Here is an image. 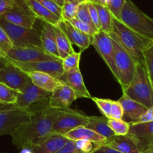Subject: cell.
I'll return each mask as SVG.
<instances>
[{
    "label": "cell",
    "mask_w": 153,
    "mask_h": 153,
    "mask_svg": "<svg viewBox=\"0 0 153 153\" xmlns=\"http://www.w3.org/2000/svg\"><path fill=\"white\" fill-rule=\"evenodd\" d=\"M88 2H92L94 4H99V5L106 6L107 5V0H87Z\"/></svg>",
    "instance_id": "49"
},
{
    "label": "cell",
    "mask_w": 153,
    "mask_h": 153,
    "mask_svg": "<svg viewBox=\"0 0 153 153\" xmlns=\"http://www.w3.org/2000/svg\"><path fill=\"white\" fill-rule=\"evenodd\" d=\"M121 21L135 33L153 42V19L140 10L131 0H126Z\"/></svg>",
    "instance_id": "2"
},
{
    "label": "cell",
    "mask_w": 153,
    "mask_h": 153,
    "mask_svg": "<svg viewBox=\"0 0 153 153\" xmlns=\"http://www.w3.org/2000/svg\"><path fill=\"white\" fill-rule=\"evenodd\" d=\"M5 57L8 59L21 62L62 60L47 53L43 48H35V47H26V48L13 47L6 53Z\"/></svg>",
    "instance_id": "11"
},
{
    "label": "cell",
    "mask_w": 153,
    "mask_h": 153,
    "mask_svg": "<svg viewBox=\"0 0 153 153\" xmlns=\"http://www.w3.org/2000/svg\"><path fill=\"white\" fill-rule=\"evenodd\" d=\"M0 56H5V54H4L3 53H2V51H0Z\"/></svg>",
    "instance_id": "53"
},
{
    "label": "cell",
    "mask_w": 153,
    "mask_h": 153,
    "mask_svg": "<svg viewBox=\"0 0 153 153\" xmlns=\"http://www.w3.org/2000/svg\"><path fill=\"white\" fill-rule=\"evenodd\" d=\"M76 99H77V98L73 89L67 85L62 84L51 92L49 105L54 109H65Z\"/></svg>",
    "instance_id": "17"
},
{
    "label": "cell",
    "mask_w": 153,
    "mask_h": 153,
    "mask_svg": "<svg viewBox=\"0 0 153 153\" xmlns=\"http://www.w3.org/2000/svg\"><path fill=\"white\" fill-rule=\"evenodd\" d=\"M53 28L56 33V45L59 54L60 59L63 60L69 55L73 53L74 51L72 48V44L69 42L68 38L64 33V32L59 26H53Z\"/></svg>",
    "instance_id": "27"
},
{
    "label": "cell",
    "mask_w": 153,
    "mask_h": 153,
    "mask_svg": "<svg viewBox=\"0 0 153 153\" xmlns=\"http://www.w3.org/2000/svg\"><path fill=\"white\" fill-rule=\"evenodd\" d=\"M51 95V92L35 86L30 79L22 92L18 93V98L15 105L19 108L28 109L35 103L49 99Z\"/></svg>",
    "instance_id": "14"
},
{
    "label": "cell",
    "mask_w": 153,
    "mask_h": 153,
    "mask_svg": "<svg viewBox=\"0 0 153 153\" xmlns=\"http://www.w3.org/2000/svg\"><path fill=\"white\" fill-rule=\"evenodd\" d=\"M92 101L96 104L97 107L102 113L104 117L107 119H110V113H111V108L113 105V101L110 99H104V98H92Z\"/></svg>",
    "instance_id": "37"
},
{
    "label": "cell",
    "mask_w": 153,
    "mask_h": 153,
    "mask_svg": "<svg viewBox=\"0 0 153 153\" xmlns=\"http://www.w3.org/2000/svg\"><path fill=\"white\" fill-rule=\"evenodd\" d=\"M8 60L11 64L17 66L24 72H45L57 79H59L64 73L62 60H50V61L32 62H21L11 59Z\"/></svg>",
    "instance_id": "13"
},
{
    "label": "cell",
    "mask_w": 153,
    "mask_h": 153,
    "mask_svg": "<svg viewBox=\"0 0 153 153\" xmlns=\"http://www.w3.org/2000/svg\"><path fill=\"white\" fill-rule=\"evenodd\" d=\"M0 153H1V152H0Z\"/></svg>",
    "instance_id": "55"
},
{
    "label": "cell",
    "mask_w": 153,
    "mask_h": 153,
    "mask_svg": "<svg viewBox=\"0 0 153 153\" xmlns=\"http://www.w3.org/2000/svg\"><path fill=\"white\" fill-rule=\"evenodd\" d=\"M25 2L28 8L35 14V17L41 19L43 22L50 23L53 26H58L62 20V19L57 17L37 0H25Z\"/></svg>",
    "instance_id": "21"
},
{
    "label": "cell",
    "mask_w": 153,
    "mask_h": 153,
    "mask_svg": "<svg viewBox=\"0 0 153 153\" xmlns=\"http://www.w3.org/2000/svg\"><path fill=\"white\" fill-rule=\"evenodd\" d=\"M88 7H89V11L90 13L91 19H92V22L96 26L97 29L100 31V23L99 20H98V10H97L96 7H95V4L92 3V2H88Z\"/></svg>",
    "instance_id": "43"
},
{
    "label": "cell",
    "mask_w": 153,
    "mask_h": 153,
    "mask_svg": "<svg viewBox=\"0 0 153 153\" xmlns=\"http://www.w3.org/2000/svg\"><path fill=\"white\" fill-rule=\"evenodd\" d=\"M118 101L123 107L124 116H126L129 120H131V123L137 121L147 110L146 107L130 98L125 94H123Z\"/></svg>",
    "instance_id": "24"
},
{
    "label": "cell",
    "mask_w": 153,
    "mask_h": 153,
    "mask_svg": "<svg viewBox=\"0 0 153 153\" xmlns=\"http://www.w3.org/2000/svg\"><path fill=\"white\" fill-rule=\"evenodd\" d=\"M71 23L74 26L76 29H77L78 30H80V32H83V33L86 34V35H89L91 37H93L94 35L96 33H98L99 32V30L95 29V28L92 27L90 25L87 24V23H84V22H82L80 20H77L76 18L72 19L71 20H70Z\"/></svg>",
    "instance_id": "38"
},
{
    "label": "cell",
    "mask_w": 153,
    "mask_h": 153,
    "mask_svg": "<svg viewBox=\"0 0 153 153\" xmlns=\"http://www.w3.org/2000/svg\"><path fill=\"white\" fill-rule=\"evenodd\" d=\"M21 153H32L29 149H22Z\"/></svg>",
    "instance_id": "52"
},
{
    "label": "cell",
    "mask_w": 153,
    "mask_h": 153,
    "mask_svg": "<svg viewBox=\"0 0 153 153\" xmlns=\"http://www.w3.org/2000/svg\"><path fill=\"white\" fill-rule=\"evenodd\" d=\"M2 17L13 24L28 29H33L37 20V17L32 11L23 10H11L4 14Z\"/></svg>",
    "instance_id": "20"
},
{
    "label": "cell",
    "mask_w": 153,
    "mask_h": 153,
    "mask_svg": "<svg viewBox=\"0 0 153 153\" xmlns=\"http://www.w3.org/2000/svg\"><path fill=\"white\" fill-rule=\"evenodd\" d=\"M11 10L30 11L25 0H0V16Z\"/></svg>",
    "instance_id": "30"
},
{
    "label": "cell",
    "mask_w": 153,
    "mask_h": 153,
    "mask_svg": "<svg viewBox=\"0 0 153 153\" xmlns=\"http://www.w3.org/2000/svg\"><path fill=\"white\" fill-rule=\"evenodd\" d=\"M76 146L79 149H80L81 150H83V152L86 153H91L92 152V150L95 148V145L93 146V143L90 142L89 140H76Z\"/></svg>",
    "instance_id": "44"
},
{
    "label": "cell",
    "mask_w": 153,
    "mask_h": 153,
    "mask_svg": "<svg viewBox=\"0 0 153 153\" xmlns=\"http://www.w3.org/2000/svg\"><path fill=\"white\" fill-rule=\"evenodd\" d=\"M88 123L89 116H86L82 112L69 107L62 109L53 126V132L65 135L76 128L86 126Z\"/></svg>",
    "instance_id": "7"
},
{
    "label": "cell",
    "mask_w": 153,
    "mask_h": 153,
    "mask_svg": "<svg viewBox=\"0 0 153 153\" xmlns=\"http://www.w3.org/2000/svg\"><path fill=\"white\" fill-rule=\"evenodd\" d=\"M126 0H107L106 7L111 12L112 15L121 21V13Z\"/></svg>",
    "instance_id": "36"
},
{
    "label": "cell",
    "mask_w": 153,
    "mask_h": 153,
    "mask_svg": "<svg viewBox=\"0 0 153 153\" xmlns=\"http://www.w3.org/2000/svg\"><path fill=\"white\" fill-rule=\"evenodd\" d=\"M56 153H86L79 149L74 140H69Z\"/></svg>",
    "instance_id": "41"
},
{
    "label": "cell",
    "mask_w": 153,
    "mask_h": 153,
    "mask_svg": "<svg viewBox=\"0 0 153 153\" xmlns=\"http://www.w3.org/2000/svg\"><path fill=\"white\" fill-rule=\"evenodd\" d=\"M62 84L67 85L72 89L76 94V98H91L92 97L90 95L88 89L85 86L83 76L80 72V68L72 71L65 72L59 79Z\"/></svg>",
    "instance_id": "15"
},
{
    "label": "cell",
    "mask_w": 153,
    "mask_h": 153,
    "mask_svg": "<svg viewBox=\"0 0 153 153\" xmlns=\"http://www.w3.org/2000/svg\"><path fill=\"white\" fill-rule=\"evenodd\" d=\"M128 136L134 141L140 153L153 152V121L144 123H130Z\"/></svg>",
    "instance_id": "9"
},
{
    "label": "cell",
    "mask_w": 153,
    "mask_h": 153,
    "mask_svg": "<svg viewBox=\"0 0 153 153\" xmlns=\"http://www.w3.org/2000/svg\"><path fill=\"white\" fill-rule=\"evenodd\" d=\"M108 34L113 42L114 62L119 74V83L124 92L132 80L137 64L119 42L117 35L113 32Z\"/></svg>",
    "instance_id": "5"
},
{
    "label": "cell",
    "mask_w": 153,
    "mask_h": 153,
    "mask_svg": "<svg viewBox=\"0 0 153 153\" xmlns=\"http://www.w3.org/2000/svg\"><path fill=\"white\" fill-rule=\"evenodd\" d=\"M0 26L6 32L14 47H35L42 48L41 31L13 24L0 16Z\"/></svg>",
    "instance_id": "6"
},
{
    "label": "cell",
    "mask_w": 153,
    "mask_h": 153,
    "mask_svg": "<svg viewBox=\"0 0 153 153\" xmlns=\"http://www.w3.org/2000/svg\"><path fill=\"white\" fill-rule=\"evenodd\" d=\"M32 116L29 108L16 107L0 111V136L11 135L20 125L30 121Z\"/></svg>",
    "instance_id": "8"
},
{
    "label": "cell",
    "mask_w": 153,
    "mask_h": 153,
    "mask_svg": "<svg viewBox=\"0 0 153 153\" xmlns=\"http://www.w3.org/2000/svg\"><path fill=\"white\" fill-rule=\"evenodd\" d=\"M65 137L71 140H86L93 143L95 145L102 144L107 140L104 137L98 134V133L86 126H80L76 128L73 130L70 131L64 135Z\"/></svg>",
    "instance_id": "22"
},
{
    "label": "cell",
    "mask_w": 153,
    "mask_h": 153,
    "mask_svg": "<svg viewBox=\"0 0 153 153\" xmlns=\"http://www.w3.org/2000/svg\"><path fill=\"white\" fill-rule=\"evenodd\" d=\"M30 80L27 74L11 64L8 60L6 65L0 70V83H4L19 93L22 92Z\"/></svg>",
    "instance_id": "12"
},
{
    "label": "cell",
    "mask_w": 153,
    "mask_h": 153,
    "mask_svg": "<svg viewBox=\"0 0 153 153\" xmlns=\"http://www.w3.org/2000/svg\"><path fill=\"white\" fill-rule=\"evenodd\" d=\"M18 92L4 83H0V104H16L18 98Z\"/></svg>",
    "instance_id": "31"
},
{
    "label": "cell",
    "mask_w": 153,
    "mask_h": 153,
    "mask_svg": "<svg viewBox=\"0 0 153 153\" xmlns=\"http://www.w3.org/2000/svg\"><path fill=\"white\" fill-rule=\"evenodd\" d=\"M124 117V111L121 104L118 101H113L111 108L110 119L109 120H123Z\"/></svg>",
    "instance_id": "42"
},
{
    "label": "cell",
    "mask_w": 153,
    "mask_h": 153,
    "mask_svg": "<svg viewBox=\"0 0 153 153\" xmlns=\"http://www.w3.org/2000/svg\"><path fill=\"white\" fill-rule=\"evenodd\" d=\"M92 45H93L97 52L102 57L111 73L119 82V74L114 62L113 42L110 35L100 30L92 37Z\"/></svg>",
    "instance_id": "10"
},
{
    "label": "cell",
    "mask_w": 153,
    "mask_h": 153,
    "mask_svg": "<svg viewBox=\"0 0 153 153\" xmlns=\"http://www.w3.org/2000/svg\"><path fill=\"white\" fill-rule=\"evenodd\" d=\"M76 18L77 20H80V21L84 22V23L90 25V26H92L95 29H98L96 28V26H95V24L93 23V22H92V19H91L90 13H89V7H88V1L87 2H82V3H80L79 5L77 12H76Z\"/></svg>",
    "instance_id": "35"
},
{
    "label": "cell",
    "mask_w": 153,
    "mask_h": 153,
    "mask_svg": "<svg viewBox=\"0 0 153 153\" xmlns=\"http://www.w3.org/2000/svg\"><path fill=\"white\" fill-rule=\"evenodd\" d=\"M13 47L14 45L8 37V34L0 26V51L5 55L6 53Z\"/></svg>",
    "instance_id": "39"
},
{
    "label": "cell",
    "mask_w": 153,
    "mask_h": 153,
    "mask_svg": "<svg viewBox=\"0 0 153 153\" xmlns=\"http://www.w3.org/2000/svg\"><path fill=\"white\" fill-rule=\"evenodd\" d=\"M153 121V106L147 109L146 112L143 115L142 117L139 119L137 122L133 123H149V122Z\"/></svg>",
    "instance_id": "46"
},
{
    "label": "cell",
    "mask_w": 153,
    "mask_h": 153,
    "mask_svg": "<svg viewBox=\"0 0 153 153\" xmlns=\"http://www.w3.org/2000/svg\"><path fill=\"white\" fill-rule=\"evenodd\" d=\"M80 4L74 2H65L62 7V20L70 21L76 18V12Z\"/></svg>",
    "instance_id": "34"
},
{
    "label": "cell",
    "mask_w": 153,
    "mask_h": 153,
    "mask_svg": "<svg viewBox=\"0 0 153 153\" xmlns=\"http://www.w3.org/2000/svg\"><path fill=\"white\" fill-rule=\"evenodd\" d=\"M143 64L153 88V42L149 45L143 51Z\"/></svg>",
    "instance_id": "29"
},
{
    "label": "cell",
    "mask_w": 153,
    "mask_h": 153,
    "mask_svg": "<svg viewBox=\"0 0 153 153\" xmlns=\"http://www.w3.org/2000/svg\"><path fill=\"white\" fill-rule=\"evenodd\" d=\"M151 153H153V152H152Z\"/></svg>",
    "instance_id": "54"
},
{
    "label": "cell",
    "mask_w": 153,
    "mask_h": 153,
    "mask_svg": "<svg viewBox=\"0 0 153 153\" xmlns=\"http://www.w3.org/2000/svg\"><path fill=\"white\" fill-rule=\"evenodd\" d=\"M102 144L123 153H140L134 141L128 135H115Z\"/></svg>",
    "instance_id": "25"
},
{
    "label": "cell",
    "mask_w": 153,
    "mask_h": 153,
    "mask_svg": "<svg viewBox=\"0 0 153 153\" xmlns=\"http://www.w3.org/2000/svg\"><path fill=\"white\" fill-rule=\"evenodd\" d=\"M65 2H77V3L80 4L82 3V2H87V0H65Z\"/></svg>",
    "instance_id": "51"
},
{
    "label": "cell",
    "mask_w": 153,
    "mask_h": 153,
    "mask_svg": "<svg viewBox=\"0 0 153 153\" xmlns=\"http://www.w3.org/2000/svg\"><path fill=\"white\" fill-rule=\"evenodd\" d=\"M91 153H123L117 150L112 149L109 147L108 146H106L104 144H98L95 145V148L92 150Z\"/></svg>",
    "instance_id": "45"
},
{
    "label": "cell",
    "mask_w": 153,
    "mask_h": 153,
    "mask_svg": "<svg viewBox=\"0 0 153 153\" xmlns=\"http://www.w3.org/2000/svg\"><path fill=\"white\" fill-rule=\"evenodd\" d=\"M108 126L114 132L115 135L123 136L127 135L130 129V123L123 121V120H109Z\"/></svg>",
    "instance_id": "32"
},
{
    "label": "cell",
    "mask_w": 153,
    "mask_h": 153,
    "mask_svg": "<svg viewBox=\"0 0 153 153\" xmlns=\"http://www.w3.org/2000/svg\"><path fill=\"white\" fill-rule=\"evenodd\" d=\"M59 27L64 32L72 45H76L83 52L92 45V37L80 32L67 20H62L59 24Z\"/></svg>",
    "instance_id": "16"
},
{
    "label": "cell",
    "mask_w": 153,
    "mask_h": 153,
    "mask_svg": "<svg viewBox=\"0 0 153 153\" xmlns=\"http://www.w3.org/2000/svg\"><path fill=\"white\" fill-rule=\"evenodd\" d=\"M26 73L35 86L49 92H53L56 88L62 84L59 79L45 72L29 71Z\"/></svg>",
    "instance_id": "23"
},
{
    "label": "cell",
    "mask_w": 153,
    "mask_h": 153,
    "mask_svg": "<svg viewBox=\"0 0 153 153\" xmlns=\"http://www.w3.org/2000/svg\"><path fill=\"white\" fill-rule=\"evenodd\" d=\"M86 127L95 131L107 140L115 136V134L108 126V119L105 117L89 116V123Z\"/></svg>",
    "instance_id": "26"
},
{
    "label": "cell",
    "mask_w": 153,
    "mask_h": 153,
    "mask_svg": "<svg viewBox=\"0 0 153 153\" xmlns=\"http://www.w3.org/2000/svg\"><path fill=\"white\" fill-rule=\"evenodd\" d=\"M123 94L147 109L153 106V88L143 63L136 65L132 80Z\"/></svg>",
    "instance_id": "4"
},
{
    "label": "cell",
    "mask_w": 153,
    "mask_h": 153,
    "mask_svg": "<svg viewBox=\"0 0 153 153\" xmlns=\"http://www.w3.org/2000/svg\"><path fill=\"white\" fill-rule=\"evenodd\" d=\"M8 62V59L6 58V57L0 56V70H1L2 68L5 67Z\"/></svg>",
    "instance_id": "48"
},
{
    "label": "cell",
    "mask_w": 153,
    "mask_h": 153,
    "mask_svg": "<svg viewBox=\"0 0 153 153\" xmlns=\"http://www.w3.org/2000/svg\"><path fill=\"white\" fill-rule=\"evenodd\" d=\"M37 1L40 2L42 5H43L45 8H48L49 11L56 14L57 17L62 19V7L57 5L55 2H53L52 0H37Z\"/></svg>",
    "instance_id": "40"
},
{
    "label": "cell",
    "mask_w": 153,
    "mask_h": 153,
    "mask_svg": "<svg viewBox=\"0 0 153 153\" xmlns=\"http://www.w3.org/2000/svg\"><path fill=\"white\" fill-rule=\"evenodd\" d=\"M69 140L64 135L53 133L41 143L31 147L32 153H56Z\"/></svg>",
    "instance_id": "18"
},
{
    "label": "cell",
    "mask_w": 153,
    "mask_h": 153,
    "mask_svg": "<svg viewBox=\"0 0 153 153\" xmlns=\"http://www.w3.org/2000/svg\"><path fill=\"white\" fill-rule=\"evenodd\" d=\"M113 32L119 42L133 58L136 64L143 63V51L152 43L135 33L122 21L113 18Z\"/></svg>",
    "instance_id": "3"
},
{
    "label": "cell",
    "mask_w": 153,
    "mask_h": 153,
    "mask_svg": "<svg viewBox=\"0 0 153 153\" xmlns=\"http://www.w3.org/2000/svg\"><path fill=\"white\" fill-rule=\"evenodd\" d=\"M49 99L30 106L29 109L32 113L30 121L20 125L11 134L12 143L18 149H30L53 134V126L62 109L50 107Z\"/></svg>",
    "instance_id": "1"
},
{
    "label": "cell",
    "mask_w": 153,
    "mask_h": 153,
    "mask_svg": "<svg viewBox=\"0 0 153 153\" xmlns=\"http://www.w3.org/2000/svg\"><path fill=\"white\" fill-rule=\"evenodd\" d=\"M82 52L80 51L79 53L74 52L62 60V67L65 72L72 71L76 69H79V65H80V56H81Z\"/></svg>",
    "instance_id": "33"
},
{
    "label": "cell",
    "mask_w": 153,
    "mask_h": 153,
    "mask_svg": "<svg viewBox=\"0 0 153 153\" xmlns=\"http://www.w3.org/2000/svg\"><path fill=\"white\" fill-rule=\"evenodd\" d=\"M95 5L98 10L100 30L107 33H110L113 32V16L106 6L99 4H95Z\"/></svg>",
    "instance_id": "28"
},
{
    "label": "cell",
    "mask_w": 153,
    "mask_h": 153,
    "mask_svg": "<svg viewBox=\"0 0 153 153\" xmlns=\"http://www.w3.org/2000/svg\"><path fill=\"white\" fill-rule=\"evenodd\" d=\"M53 2H55L57 5H59L60 7H62L65 3V0H52Z\"/></svg>",
    "instance_id": "50"
},
{
    "label": "cell",
    "mask_w": 153,
    "mask_h": 153,
    "mask_svg": "<svg viewBox=\"0 0 153 153\" xmlns=\"http://www.w3.org/2000/svg\"><path fill=\"white\" fill-rule=\"evenodd\" d=\"M41 40L42 48L47 53L59 59H61L57 49L56 33L53 25L45 22L42 23V29H41Z\"/></svg>",
    "instance_id": "19"
},
{
    "label": "cell",
    "mask_w": 153,
    "mask_h": 153,
    "mask_svg": "<svg viewBox=\"0 0 153 153\" xmlns=\"http://www.w3.org/2000/svg\"><path fill=\"white\" fill-rule=\"evenodd\" d=\"M17 107L15 104H0V111L2 110H10V109H14Z\"/></svg>",
    "instance_id": "47"
}]
</instances>
